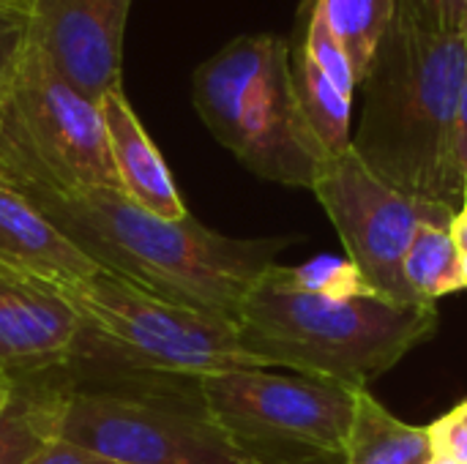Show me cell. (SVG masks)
<instances>
[{"instance_id":"cell-1","label":"cell","mask_w":467,"mask_h":464,"mask_svg":"<svg viewBox=\"0 0 467 464\" xmlns=\"http://www.w3.org/2000/svg\"><path fill=\"white\" fill-rule=\"evenodd\" d=\"M438 331L435 304H394L350 263L271 265L246 293L235 334L268 369L367 388Z\"/></svg>"},{"instance_id":"cell-2","label":"cell","mask_w":467,"mask_h":464,"mask_svg":"<svg viewBox=\"0 0 467 464\" xmlns=\"http://www.w3.org/2000/svg\"><path fill=\"white\" fill-rule=\"evenodd\" d=\"M11 186L104 273L230 323H235L252 284L287 246L285 238H227L192 213L178 222L161 219L131 202L120 189L52 191L33 183Z\"/></svg>"},{"instance_id":"cell-3","label":"cell","mask_w":467,"mask_h":464,"mask_svg":"<svg viewBox=\"0 0 467 464\" xmlns=\"http://www.w3.org/2000/svg\"><path fill=\"white\" fill-rule=\"evenodd\" d=\"M467 71V33H443L394 3L361 85L353 153L397 191L449 205L446 172ZM451 208V205H449Z\"/></svg>"},{"instance_id":"cell-4","label":"cell","mask_w":467,"mask_h":464,"mask_svg":"<svg viewBox=\"0 0 467 464\" xmlns=\"http://www.w3.org/2000/svg\"><path fill=\"white\" fill-rule=\"evenodd\" d=\"M208 131L257 178L312 189L328 159L306 126L290 79V44L274 33L238 36L192 77Z\"/></svg>"},{"instance_id":"cell-5","label":"cell","mask_w":467,"mask_h":464,"mask_svg":"<svg viewBox=\"0 0 467 464\" xmlns=\"http://www.w3.org/2000/svg\"><path fill=\"white\" fill-rule=\"evenodd\" d=\"M0 180L52 191L120 189L99 104L30 38L0 88Z\"/></svg>"},{"instance_id":"cell-6","label":"cell","mask_w":467,"mask_h":464,"mask_svg":"<svg viewBox=\"0 0 467 464\" xmlns=\"http://www.w3.org/2000/svg\"><path fill=\"white\" fill-rule=\"evenodd\" d=\"M55 290L82 320L85 339L126 366L192 380L268 369L241 347L235 323L170 304L104 271Z\"/></svg>"},{"instance_id":"cell-7","label":"cell","mask_w":467,"mask_h":464,"mask_svg":"<svg viewBox=\"0 0 467 464\" xmlns=\"http://www.w3.org/2000/svg\"><path fill=\"white\" fill-rule=\"evenodd\" d=\"M356 391L334 380L268 369L197 380L208 416L260 464H342Z\"/></svg>"},{"instance_id":"cell-8","label":"cell","mask_w":467,"mask_h":464,"mask_svg":"<svg viewBox=\"0 0 467 464\" xmlns=\"http://www.w3.org/2000/svg\"><path fill=\"white\" fill-rule=\"evenodd\" d=\"M312 191L339 232L350 268L369 290L402 306L427 304L408 287L402 260L413 232L421 224L451 227L457 219L454 208L397 191L353 148L320 164Z\"/></svg>"},{"instance_id":"cell-9","label":"cell","mask_w":467,"mask_h":464,"mask_svg":"<svg viewBox=\"0 0 467 464\" xmlns=\"http://www.w3.org/2000/svg\"><path fill=\"white\" fill-rule=\"evenodd\" d=\"M60 440L115 464H260L205 410L68 388Z\"/></svg>"},{"instance_id":"cell-10","label":"cell","mask_w":467,"mask_h":464,"mask_svg":"<svg viewBox=\"0 0 467 464\" xmlns=\"http://www.w3.org/2000/svg\"><path fill=\"white\" fill-rule=\"evenodd\" d=\"M131 0H33L30 41L90 101L123 88V36Z\"/></svg>"},{"instance_id":"cell-11","label":"cell","mask_w":467,"mask_h":464,"mask_svg":"<svg viewBox=\"0 0 467 464\" xmlns=\"http://www.w3.org/2000/svg\"><path fill=\"white\" fill-rule=\"evenodd\" d=\"M82 342V320L52 284L0 263V380H52Z\"/></svg>"},{"instance_id":"cell-12","label":"cell","mask_w":467,"mask_h":464,"mask_svg":"<svg viewBox=\"0 0 467 464\" xmlns=\"http://www.w3.org/2000/svg\"><path fill=\"white\" fill-rule=\"evenodd\" d=\"M0 263L52 287L96 276L101 268L63 235L22 191L0 180Z\"/></svg>"},{"instance_id":"cell-13","label":"cell","mask_w":467,"mask_h":464,"mask_svg":"<svg viewBox=\"0 0 467 464\" xmlns=\"http://www.w3.org/2000/svg\"><path fill=\"white\" fill-rule=\"evenodd\" d=\"M109 156L115 164V175L120 183V191L137 202L140 208L161 216V219H186L189 211L181 200V191L175 186V178L161 159L159 148L153 145L150 134L140 123L137 112L131 109L123 88L109 90L99 101Z\"/></svg>"},{"instance_id":"cell-14","label":"cell","mask_w":467,"mask_h":464,"mask_svg":"<svg viewBox=\"0 0 467 464\" xmlns=\"http://www.w3.org/2000/svg\"><path fill=\"white\" fill-rule=\"evenodd\" d=\"M432 459L430 427L402 424L367 388L356 391L342 464H430Z\"/></svg>"},{"instance_id":"cell-15","label":"cell","mask_w":467,"mask_h":464,"mask_svg":"<svg viewBox=\"0 0 467 464\" xmlns=\"http://www.w3.org/2000/svg\"><path fill=\"white\" fill-rule=\"evenodd\" d=\"M68 386L55 380L19 383L14 402L0 413V464H30L60 438Z\"/></svg>"},{"instance_id":"cell-16","label":"cell","mask_w":467,"mask_h":464,"mask_svg":"<svg viewBox=\"0 0 467 464\" xmlns=\"http://www.w3.org/2000/svg\"><path fill=\"white\" fill-rule=\"evenodd\" d=\"M290 44V79H293V93L298 101V109L323 145L328 156L345 153L353 139L350 129V107L353 98H348L331 79L328 74L315 63V57L306 52L304 41L296 36Z\"/></svg>"},{"instance_id":"cell-17","label":"cell","mask_w":467,"mask_h":464,"mask_svg":"<svg viewBox=\"0 0 467 464\" xmlns=\"http://www.w3.org/2000/svg\"><path fill=\"white\" fill-rule=\"evenodd\" d=\"M402 273L408 287L427 304H435L443 295L467 290L462 260L451 227L421 224L402 260Z\"/></svg>"},{"instance_id":"cell-18","label":"cell","mask_w":467,"mask_h":464,"mask_svg":"<svg viewBox=\"0 0 467 464\" xmlns=\"http://www.w3.org/2000/svg\"><path fill=\"white\" fill-rule=\"evenodd\" d=\"M397 0H320V8L334 30V36L342 41L356 82L364 79L375 49L391 22Z\"/></svg>"},{"instance_id":"cell-19","label":"cell","mask_w":467,"mask_h":464,"mask_svg":"<svg viewBox=\"0 0 467 464\" xmlns=\"http://www.w3.org/2000/svg\"><path fill=\"white\" fill-rule=\"evenodd\" d=\"M306 52L315 57V63L328 74V79L348 96L353 98L356 93V71H353V63L342 46V41L334 36L323 8H320V0H301V8H298V27L296 33Z\"/></svg>"},{"instance_id":"cell-20","label":"cell","mask_w":467,"mask_h":464,"mask_svg":"<svg viewBox=\"0 0 467 464\" xmlns=\"http://www.w3.org/2000/svg\"><path fill=\"white\" fill-rule=\"evenodd\" d=\"M467 186V71L460 90V104L454 115V129H451V145H449V172H446V191H449V205L460 213L465 205Z\"/></svg>"},{"instance_id":"cell-21","label":"cell","mask_w":467,"mask_h":464,"mask_svg":"<svg viewBox=\"0 0 467 464\" xmlns=\"http://www.w3.org/2000/svg\"><path fill=\"white\" fill-rule=\"evenodd\" d=\"M30 38V8L0 3V88Z\"/></svg>"},{"instance_id":"cell-22","label":"cell","mask_w":467,"mask_h":464,"mask_svg":"<svg viewBox=\"0 0 467 464\" xmlns=\"http://www.w3.org/2000/svg\"><path fill=\"white\" fill-rule=\"evenodd\" d=\"M424 25L443 33H467V0H397Z\"/></svg>"},{"instance_id":"cell-23","label":"cell","mask_w":467,"mask_h":464,"mask_svg":"<svg viewBox=\"0 0 467 464\" xmlns=\"http://www.w3.org/2000/svg\"><path fill=\"white\" fill-rule=\"evenodd\" d=\"M435 457H446L454 462L467 464V402L454 407L449 416L430 427Z\"/></svg>"},{"instance_id":"cell-24","label":"cell","mask_w":467,"mask_h":464,"mask_svg":"<svg viewBox=\"0 0 467 464\" xmlns=\"http://www.w3.org/2000/svg\"><path fill=\"white\" fill-rule=\"evenodd\" d=\"M30 464H115L74 446V443H66V440H52L36 459Z\"/></svg>"},{"instance_id":"cell-25","label":"cell","mask_w":467,"mask_h":464,"mask_svg":"<svg viewBox=\"0 0 467 464\" xmlns=\"http://www.w3.org/2000/svg\"><path fill=\"white\" fill-rule=\"evenodd\" d=\"M451 235H454L457 249H460L462 273H465V284H467V205H462V211L457 213V219H454V224H451Z\"/></svg>"},{"instance_id":"cell-26","label":"cell","mask_w":467,"mask_h":464,"mask_svg":"<svg viewBox=\"0 0 467 464\" xmlns=\"http://www.w3.org/2000/svg\"><path fill=\"white\" fill-rule=\"evenodd\" d=\"M16 388H19V383H5V380H0V413H5V407L14 402Z\"/></svg>"},{"instance_id":"cell-27","label":"cell","mask_w":467,"mask_h":464,"mask_svg":"<svg viewBox=\"0 0 467 464\" xmlns=\"http://www.w3.org/2000/svg\"><path fill=\"white\" fill-rule=\"evenodd\" d=\"M0 3H11V5H27V8H30V3H33V0H0Z\"/></svg>"},{"instance_id":"cell-28","label":"cell","mask_w":467,"mask_h":464,"mask_svg":"<svg viewBox=\"0 0 467 464\" xmlns=\"http://www.w3.org/2000/svg\"><path fill=\"white\" fill-rule=\"evenodd\" d=\"M430 464H460V462H454V459H446V457H435V459H432Z\"/></svg>"},{"instance_id":"cell-29","label":"cell","mask_w":467,"mask_h":464,"mask_svg":"<svg viewBox=\"0 0 467 464\" xmlns=\"http://www.w3.org/2000/svg\"><path fill=\"white\" fill-rule=\"evenodd\" d=\"M465 205H467V186H465Z\"/></svg>"},{"instance_id":"cell-30","label":"cell","mask_w":467,"mask_h":464,"mask_svg":"<svg viewBox=\"0 0 467 464\" xmlns=\"http://www.w3.org/2000/svg\"><path fill=\"white\" fill-rule=\"evenodd\" d=\"M304 464H315V462H304Z\"/></svg>"}]
</instances>
